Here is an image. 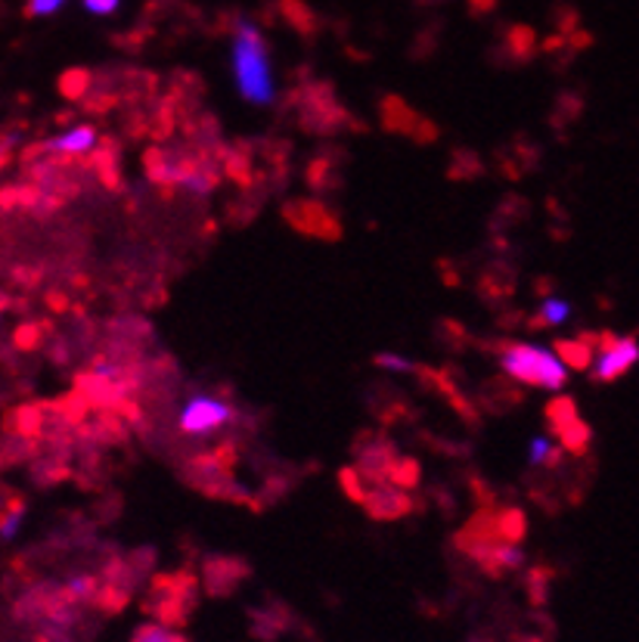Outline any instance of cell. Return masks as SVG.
Wrapping results in <instances>:
<instances>
[{
	"mask_svg": "<svg viewBox=\"0 0 639 642\" xmlns=\"http://www.w3.org/2000/svg\"><path fill=\"white\" fill-rule=\"evenodd\" d=\"M3 466H7V462H3V457H0V469H3Z\"/></svg>",
	"mask_w": 639,
	"mask_h": 642,
	"instance_id": "42",
	"label": "cell"
},
{
	"mask_svg": "<svg viewBox=\"0 0 639 642\" xmlns=\"http://www.w3.org/2000/svg\"><path fill=\"white\" fill-rule=\"evenodd\" d=\"M428 496L438 503V510H441L444 518H454V515H457V496H454L450 488L438 484V488H432V491H428Z\"/></svg>",
	"mask_w": 639,
	"mask_h": 642,
	"instance_id": "33",
	"label": "cell"
},
{
	"mask_svg": "<svg viewBox=\"0 0 639 642\" xmlns=\"http://www.w3.org/2000/svg\"><path fill=\"white\" fill-rule=\"evenodd\" d=\"M63 3H66V0H29L25 17H53V13L63 10Z\"/></svg>",
	"mask_w": 639,
	"mask_h": 642,
	"instance_id": "35",
	"label": "cell"
},
{
	"mask_svg": "<svg viewBox=\"0 0 639 642\" xmlns=\"http://www.w3.org/2000/svg\"><path fill=\"white\" fill-rule=\"evenodd\" d=\"M248 561L236 556H209L205 559V590L212 596H230L248 577Z\"/></svg>",
	"mask_w": 639,
	"mask_h": 642,
	"instance_id": "12",
	"label": "cell"
},
{
	"mask_svg": "<svg viewBox=\"0 0 639 642\" xmlns=\"http://www.w3.org/2000/svg\"><path fill=\"white\" fill-rule=\"evenodd\" d=\"M528 217V202L519 196H509L500 202V212L493 217V231L503 233L509 231L512 224H519V221H525Z\"/></svg>",
	"mask_w": 639,
	"mask_h": 642,
	"instance_id": "27",
	"label": "cell"
},
{
	"mask_svg": "<svg viewBox=\"0 0 639 642\" xmlns=\"http://www.w3.org/2000/svg\"><path fill=\"white\" fill-rule=\"evenodd\" d=\"M351 453H354V460H358V469L382 478H388L392 466L397 462V457H401V450H397V445L385 435V428H361V431L354 435Z\"/></svg>",
	"mask_w": 639,
	"mask_h": 642,
	"instance_id": "8",
	"label": "cell"
},
{
	"mask_svg": "<svg viewBox=\"0 0 639 642\" xmlns=\"http://www.w3.org/2000/svg\"><path fill=\"white\" fill-rule=\"evenodd\" d=\"M121 512V496L115 494V496H106L103 503L97 506V515L103 518V522H109V518H115Z\"/></svg>",
	"mask_w": 639,
	"mask_h": 642,
	"instance_id": "39",
	"label": "cell"
},
{
	"mask_svg": "<svg viewBox=\"0 0 639 642\" xmlns=\"http://www.w3.org/2000/svg\"><path fill=\"white\" fill-rule=\"evenodd\" d=\"M534 47H537V41H534V32H528V29H512L507 38V56H512V63H525L534 56Z\"/></svg>",
	"mask_w": 639,
	"mask_h": 642,
	"instance_id": "29",
	"label": "cell"
},
{
	"mask_svg": "<svg viewBox=\"0 0 639 642\" xmlns=\"http://www.w3.org/2000/svg\"><path fill=\"white\" fill-rule=\"evenodd\" d=\"M512 292H515V267H509L507 258L488 264L481 280H478V296L484 298L491 308H503Z\"/></svg>",
	"mask_w": 639,
	"mask_h": 642,
	"instance_id": "13",
	"label": "cell"
},
{
	"mask_svg": "<svg viewBox=\"0 0 639 642\" xmlns=\"http://www.w3.org/2000/svg\"><path fill=\"white\" fill-rule=\"evenodd\" d=\"M283 13H286V19H289V22H292L301 34L313 32V17L305 10V7H301V3H296V0H286V3H283Z\"/></svg>",
	"mask_w": 639,
	"mask_h": 642,
	"instance_id": "32",
	"label": "cell"
},
{
	"mask_svg": "<svg viewBox=\"0 0 639 642\" xmlns=\"http://www.w3.org/2000/svg\"><path fill=\"white\" fill-rule=\"evenodd\" d=\"M568 301H562V298H546L541 304V311L534 313V317H528L525 330H550V327H558V323H565L568 320Z\"/></svg>",
	"mask_w": 639,
	"mask_h": 642,
	"instance_id": "20",
	"label": "cell"
},
{
	"mask_svg": "<svg viewBox=\"0 0 639 642\" xmlns=\"http://www.w3.org/2000/svg\"><path fill=\"white\" fill-rule=\"evenodd\" d=\"M419 478H423V469H419V460H413V457H397L392 472H388V481L397 484V488H404V491H416Z\"/></svg>",
	"mask_w": 639,
	"mask_h": 642,
	"instance_id": "26",
	"label": "cell"
},
{
	"mask_svg": "<svg viewBox=\"0 0 639 642\" xmlns=\"http://www.w3.org/2000/svg\"><path fill=\"white\" fill-rule=\"evenodd\" d=\"M484 174V162L481 156H476L472 149H457L450 159V178L454 181H476Z\"/></svg>",
	"mask_w": 639,
	"mask_h": 642,
	"instance_id": "24",
	"label": "cell"
},
{
	"mask_svg": "<svg viewBox=\"0 0 639 642\" xmlns=\"http://www.w3.org/2000/svg\"><path fill=\"white\" fill-rule=\"evenodd\" d=\"M22 515H25V500L10 491L3 510H0V541H13L17 537L19 525H22Z\"/></svg>",
	"mask_w": 639,
	"mask_h": 642,
	"instance_id": "23",
	"label": "cell"
},
{
	"mask_svg": "<svg viewBox=\"0 0 639 642\" xmlns=\"http://www.w3.org/2000/svg\"><path fill=\"white\" fill-rule=\"evenodd\" d=\"M267 193H270V190H267V183L255 181V186L243 190V196L227 202V224L230 227H246V224H252V221L258 217V212H262Z\"/></svg>",
	"mask_w": 639,
	"mask_h": 642,
	"instance_id": "16",
	"label": "cell"
},
{
	"mask_svg": "<svg viewBox=\"0 0 639 642\" xmlns=\"http://www.w3.org/2000/svg\"><path fill=\"white\" fill-rule=\"evenodd\" d=\"M497 361H500V366L507 370L509 379L522 382V385L558 392V388L568 382V370H565L553 354H546L543 347L509 342V347L497 357Z\"/></svg>",
	"mask_w": 639,
	"mask_h": 642,
	"instance_id": "2",
	"label": "cell"
},
{
	"mask_svg": "<svg viewBox=\"0 0 639 642\" xmlns=\"http://www.w3.org/2000/svg\"><path fill=\"white\" fill-rule=\"evenodd\" d=\"M239 410L230 404V388H217L214 395H193L178 416V431L187 438H209L214 431L236 422Z\"/></svg>",
	"mask_w": 639,
	"mask_h": 642,
	"instance_id": "3",
	"label": "cell"
},
{
	"mask_svg": "<svg viewBox=\"0 0 639 642\" xmlns=\"http://www.w3.org/2000/svg\"><path fill=\"white\" fill-rule=\"evenodd\" d=\"M344 149L323 147L311 162H308V186H311L317 196H332L336 190H342V165H344Z\"/></svg>",
	"mask_w": 639,
	"mask_h": 642,
	"instance_id": "10",
	"label": "cell"
},
{
	"mask_svg": "<svg viewBox=\"0 0 639 642\" xmlns=\"http://www.w3.org/2000/svg\"><path fill=\"white\" fill-rule=\"evenodd\" d=\"M562 450H565V447H558L556 441L550 438V435H537V438L528 445V460H531V466H534V469L556 472V469H562V462H565Z\"/></svg>",
	"mask_w": 639,
	"mask_h": 642,
	"instance_id": "17",
	"label": "cell"
},
{
	"mask_svg": "<svg viewBox=\"0 0 639 642\" xmlns=\"http://www.w3.org/2000/svg\"><path fill=\"white\" fill-rule=\"evenodd\" d=\"M196 599V577L190 571L159 575L152 580V593L147 599V611L159 614L162 621H183L187 609Z\"/></svg>",
	"mask_w": 639,
	"mask_h": 642,
	"instance_id": "5",
	"label": "cell"
},
{
	"mask_svg": "<svg viewBox=\"0 0 639 642\" xmlns=\"http://www.w3.org/2000/svg\"><path fill=\"white\" fill-rule=\"evenodd\" d=\"M233 78L239 97L255 106H270L277 97L267 41L262 29L246 17L233 19Z\"/></svg>",
	"mask_w": 639,
	"mask_h": 642,
	"instance_id": "1",
	"label": "cell"
},
{
	"mask_svg": "<svg viewBox=\"0 0 639 642\" xmlns=\"http://www.w3.org/2000/svg\"><path fill=\"white\" fill-rule=\"evenodd\" d=\"M584 113V97L577 94V90H565V94H558L556 99V113H553V128L556 131H565L568 125H574L577 118Z\"/></svg>",
	"mask_w": 639,
	"mask_h": 642,
	"instance_id": "21",
	"label": "cell"
},
{
	"mask_svg": "<svg viewBox=\"0 0 639 642\" xmlns=\"http://www.w3.org/2000/svg\"><path fill=\"white\" fill-rule=\"evenodd\" d=\"M558 441H562V447L568 450V453H574V457H587L590 453V441H593V431L590 426L577 416V419H572L568 426H562L556 431Z\"/></svg>",
	"mask_w": 639,
	"mask_h": 642,
	"instance_id": "19",
	"label": "cell"
},
{
	"mask_svg": "<svg viewBox=\"0 0 639 642\" xmlns=\"http://www.w3.org/2000/svg\"><path fill=\"white\" fill-rule=\"evenodd\" d=\"M428 496H413L411 491L397 488V484H382L376 491H370L366 500H363V510L370 518L376 522H394V518H404L411 512H423L426 510Z\"/></svg>",
	"mask_w": 639,
	"mask_h": 642,
	"instance_id": "9",
	"label": "cell"
},
{
	"mask_svg": "<svg viewBox=\"0 0 639 642\" xmlns=\"http://www.w3.org/2000/svg\"><path fill=\"white\" fill-rule=\"evenodd\" d=\"M596 345H599V332H581L577 339H558L553 347H556L558 357L568 363L572 370L584 373L596 361Z\"/></svg>",
	"mask_w": 639,
	"mask_h": 642,
	"instance_id": "14",
	"label": "cell"
},
{
	"mask_svg": "<svg viewBox=\"0 0 639 642\" xmlns=\"http://www.w3.org/2000/svg\"><path fill=\"white\" fill-rule=\"evenodd\" d=\"M476 407L481 413H491V416H503V413L515 410L519 404H525V392L519 388V382L509 379V376H497V379H488L476 395Z\"/></svg>",
	"mask_w": 639,
	"mask_h": 642,
	"instance_id": "11",
	"label": "cell"
},
{
	"mask_svg": "<svg viewBox=\"0 0 639 642\" xmlns=\"http://www.w3.org/2000/svg\"><path fill=\"white\" fill-rule=\"evenodd\" d=\"M435 339H438V345H441L444 351H450V354H462V351L476 347V335L466 330L462 323H457V320H438Z\"/></svg>",
	"mask_w": 639,
	"mask_h": 642,
	"instance_id": "18",
	"label": "cell"
},
{
	"mask_svg": "<svg viewBox=\"0 0 639 642\" xmlns=\"http://www.w3.org/2000/svg\"><path fill=\"white\" fill-rule=\"evenodd\" d=\"M550 289H553V280H550V277H541V280L534 282V292H537V296H550Z\"/></svg>",
	"mask_w": 639,
	"mask_h": 642,
	"instance_id": "41",
	"label": "cell"
},
{
	"mask_svg": "<svg viewBox=\"0 0 639 642\" xmlns=\"http://www.w3.org/2000/svg\"><path fill=\"white\" fill-rule=\"evenodd\" d=\"M639 361V342L633 335H615V332H599L596 345V363H593V382H615Z\"/></svg>",
	"mask_w": 639,
	"mask_h": 642,
	"instance_id": "7",
	"label": "cell"
},
{
	"mask_svg": "<svg viewBox=\"0 0 639 642\" xmlns=\"http://www.w3.org/2000/svg\"><path fill=\"white\" fill-rule=\"evenodd\" d=\"M50 335H53V323L50 320H41V323H22L13 335V342L22 351H38V347L47 342Z\"/></svg>",
	"mask_w": 639,
	"mask_h": 642,
	"instance_id": "25",
	"label": "cell"
},
{
	"mask_svg": "<svg viewBox=\"0 0 639 642\" xmlns=\"http://www.w3.org/2000/svg\"><path fill=\"white\" fill-rule=\"evenodd\" d=\"M13 159V133H0V168Z\"/></svg>",
	"mask_w": 639,
	"mask_h": 642,
	"instance_id": "40",
	"label": "cell"
},
{
	"mask_svg": "<svg viewBox=\"0 0 639 642\" xmlns=\"http://www.w3.org/2000/svg\"><path fill=\"white\" fill-rule=\"evenodd\" d=\"M339 484H342V491L351 496L354 503H363L366 494H370L366 484H363L361 472H358V466H354V469H342V472H339Z\"/></svg>",
	"mask_w": 639,
	"mask_h": 642,
	"instance_id": "30",
	"label": "cell"
},
{
	"mask_svg": "<svg viewBox=\"0 0 639 642\" xmlns=\"http://www.w3.org/2000/svg\"><path fill=\"white\" fill-rule=\"evenodd\" d=\"M546 422H550V431L556 435L558 428L568 426L572 419H577V404H574L572 397H553L550 404H546Z\"/></svg>",
	"mask_w": 639,
	"mask_h": 642,
	"instance_id": "28",
	"label": "cell"
},
{
	"mask_svg": "<svg viewBox=\"0 0 639 642\" xmlns=\"http://www.w3.org/2000/svg\"><path fill=\"white\" fill-rule=\"evenodd\" d=\"M373 363L382 370H392V373H416V363L407 361V357H397V354H376Z\"/></svg>",
	"mask_w": 639,
	"mask_h": 642,
	"instance_id": "34",
	"label": "cell"
},
{
	"mask_svg": "<svg viewBox=\"0 0 639 642\" xmlns=\"http://www.w3.org/2000/svg\"><path fill=\"white\" fill-rule=\"evenodd\" d=\"M283 217L292 231L313 239H323V243L342 239V217L320 199H289L283 202Z\"/></svg>",
	"mask_w": 639,
	"mask_h": 642,
	"instance_id": "4",
	"label": "cell"
},
{
	"mask_svg": "<svg viewBox=\"0 0 639 642\" xmlns=\"http://www.w3.org/2000/svg\"><path fill=\"white\" fill-rule=\"evenodd\" d=\"M90 87H94V72H87V68H68L60 78V94L72 103H82L90 94Z\"/></svg>",
	"mask_w": 639,
	"mask_h": 642,
	"instance_id": "22",
	"label": "cell"
},
{
	"mask_svg": "<svg viewBox=\"0 0 639 642\" xmlns=\"http://www.w3.org/2000/svg\"><path fill=\"white\" fill-rule=\"evenodd\" d=\"M379 116H382V125L385 131L401 133V137H411L413 143L426 147V143H435L438 140V125L426 118L423 113H416L413 106H407L401 97H382L379 103Z\"/></svg>",
	"mask_w": 639,
	"mask_h": 642,
	"instance_id": "6",
	"label": "cell"
},
{
	"mask_svg": "<svg viewBox=\"0 0 639 642\" xmlns=\"http://www.w3.org/2000/svg\"><path fill=\"white\" fill-rule=\"evenodd\" d=\"M50 361L60 363V366H66L72 361V345H68L66 339H56L53 345H50Z\"/></svg>",
	"mask_w": 639,
	"mask_h": 642,
	"instance_id": "38",
	"label": "cell"
},
{
	"mask_svg": "<svg viewBox=\"0 0 639 642\" xmlns=\"http://www.w3.org/2000/svg\"><path fill=\"white\" fill-rule=\"evenodd\" d=\"M118 3L121 0H84L87 13H94V17H113L115 10H118Z\"/></svg>",
	"mask_w": 639,
	"mask_h": 642,
	"instance_id": "37",
	"label": "cell"
},
{
	"mask_svg": "<svg viewBox=\"0 0 639 642\" xmlns=\"http://www.w3.org/2000/svg\"><path fill=\"white\" fill-rule=\"evenodd\" d=\"M134 642H187L183 636H178L171 627L164 624H143L137 630V636Z\"/></svg>",
	"mask_w": 639,
	"mask_h": 642,
	"instance_id": "31",
	"label": "cell"
},
{
	"mask_svg": "<svg viewBox=\"0 0 639 642\" xmlns=\"http://www.w3.org/2000/svg\"><path fill=\"white\" fill-rule=\"evenodd\" d=\"M97 140L99 133L94 125H78V128L60 133V137H50L44 143H47L50 156H87L90 149L97 147Z\"/></svg>",
	"mask_w": 639,
	"mask_h": 642,
	"instance_id": "15",
	"label": "cell"
},
{
	"mask_svg": "<svg viewBox=\"0 0 639 642\" xmlns=\"http://www.w3.org/2000/svg\"><path fill=\"white\" fill-rule=\"evenodd\" d=\"M13 282L22 289H34L41 282V267H17L13 270Z\"/></svg>",
	"mask_w": 639,
	"mask_h": 642,
	"instance_id": "36",
	"label": "cell"
}]
</instances>
